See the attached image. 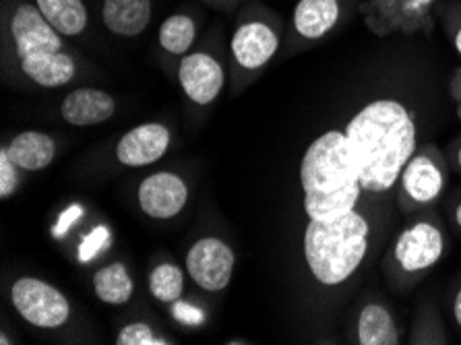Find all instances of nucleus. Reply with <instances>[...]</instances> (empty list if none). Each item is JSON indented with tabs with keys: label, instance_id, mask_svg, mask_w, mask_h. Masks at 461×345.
<instances>
[{
	"label": "nucleus",
	"instance_id": "nucleus-1",
	"mask_svg": "<svg viewBox=\"0 0 461 345\" xmlns=\"http://www.w3.org/2000/svg\"><path fill=\"white\" fill-rule=\"evenodd\" d=\"M365 195L385 196L395 190L403 166L418 150L414 110L395 97L362 105L346 124Z\"/></svg>",
	"mask_w": 461,
	"mask_h": 345
},
{
	"label": "nucleus",
	"instance_id": "nucleus-2",
	"mask_svg": "<svg viewBox=\"0 0 461 345\" xmlns=\"http://www.w3.org/2000/svg\"><path fill=\"white\" fill-rule=\"evenodd\" d=\"M300 186L309 220L331 222L358 207L365 188L346 131L330 129L311 141L300 161Z\"/></svg>",
	"mask_w": 461,
	"mask_h": 345
},
{
	"label": "nucleus",
	"instance_id": "nucleus-3",
	"mask_svg": "<svg viewBox=\"0 0 461 345\" xmlns=\"http://www.w3.org/2000/svg\"><path fill=\"white\" fill-rule=\"evenodd\" d=\"M370 234L373 228L360 209L331 222L309 220L303 252L312 279L325 287L344 286L366 260Z\"/></svg>",
	"mask_w": 461,
	"mask_h": 345
},
{
	"label": "nucleus",
	"instance_id": "nucleus-4",
	"mask_svg": "<svg viewBox=\"0 0 461 345\" xmlns=\"http://www.w3.org/2000/svg\"><path fill=\"white\" fill-rule=\"evenodd\" d=\"M284 41L285 23L271 6L261 0H247L240 5L228 41V73L232 77L234 91L257 81L284 50Z\"/></svg>",
	"mask_w": 461,
	"mask_h": 345
},
{
	"label": "nucleus",
	"instance_id": "nucleus-5",
	"mask_svg": "<svg viewBox=\"0 0 461 345\" xmlns=\"http://www.w3.org/2000/svg\"><path fill=\"white\" fill-rule=\"evenodd\" d=\"M447 250L449 236L435 209L410 215L383 257V271L391 290L403 294L420 284L445 259Z\"/></svg>",
	"mask_w": 461,
	"mask_h": 345
},
{
	"label": "nucleus",
	"instance_id": "nucleus-6",
	"mask_svg": "<svg viewBox=\"0 0 461 345\" xmlns=\"http://www.w3.org/2000/svg\"><path fill=\"white\" fill-rule=\"evenodd\" d=\"M68 50L67 38L48 23L33 0H5L3 56L5 67L27 56Z\"/></svg>",
	"mask_w": 461,
	"mask_h": 345
},
{
	"label": "nucleus",
	"instance_id": "nucleus-7",
	"mask_svg": "<svg viewBox=\"0 0 461 345\" xmlns=\"http://www.w3.org/2000/svg\"><path fill=\"white\" fill-rule=\"evenodd\" d=\"M449 185V166L435 143L418 145L414 156L403 166L395 186L397 207L402 213L414 215L435 209Z\"/></svg>",
	"mask_w": 461,
	"mask_h": 345
},
{
	"label": "nucleus",
	"instance_id": "nucleus-8",
	"mask_svg": "<svg viewBox=\"0 0 461 345\" xmlns=\"http://www.w3.org/2000/svg\"><path fill=\"white\" fill-rule=\"evenodd\" d=\"M354 11H360V0H298L285 25L284 54L292 56L319 46L339 30Z\"/></svg>",
	"mask_w": 461,
	"mask_h": 345
},
{
	"label": "nucleus",
	"instance_id": "nucleus-9",
	"mask_svg": "<svg viewBox=\"0 0 461 345\" xmlns=\"http://www.w3.org/2000/svg\"><path fill=\"white\" fill-rule=\"evenodd\" d=\"M443 0H360L365 25L376 38L430 35L438 23Z\"/></svg>",
	"mask_w": 461,
	"mask_h": 345
},
{
	"label": "nucleus",
	"instance_id": "nucleus-10",
	"mask_svg": "<svg viewBox=\"0 0 461 345\" xmlns=\"http://www.w3.org/2000/svg\"><path fill=\"white\" fill-rule=\"evenodd\" d=\"M9 300L21 319L36 329H60L71 321L73 314L65 292L40 277L23 276L13 281Z\"/></svg>",
	"mask_w": 461,
	"mask_h": 345
},
{
	"label": "nucleus",
	"instance_id": "nucleus-11",
	"mask_svg": "<svg viewBox=\"0 0 461 345\" xmlns=\"http://www.w3.org/2000/svg\"><path fill=\"white\" fill-rule=\"evenodd\" d=\"M178 86L186 100L205 108L221 95L226 87V67L212 48H193L178 60Z\"/></svg>",
	"mask_w": 461,
	"mask_h": 345
},
{
	"label": "nucleus",
	"instance_id": "nucleus-12",
	"mask_svg": "<svg viewBox=\"0 0 461 345\" xmlns=\"http://www.w3.org/2000/svg\"><path fill=\"white\" fill-rule=\"evenodd\" d=\"M186 273L203 292H223L232 284L236 255L234 249L218 236H205L193 242L185 259Z\"/></svg>",
	"mask_w": 461,
	"mask_h": 345
},
{
	"label": "nucleus",
	"instance_id": "nucleus-13",
	"mask_svg": "<svg viewBox=\"0 0 461 345\" xmlns=\"http://www.w3.org/2000/svg\"><path fill=\"white\" fill-rule=\"evenodd\" d=\"M191 188L176 172H153L139 182L137 203L153 222H170L183 213Z\"/></svg>",
	"mask_w": 461,
	"mask_h": 345
},
{
	"label": "nucleus",
	"instance_id": "nucleus-14",
	"mask_svg": "<svg viewBox=\"0 0 461 345\" xmlns=\"http://www.w3.org/2000/svg\"><path fill=\"white\" fill-rule=\"evenodd\" d=\"M172 145V131L164 123H143L118 139L114 158L124 168H145L162 159Z\"/></svg>",
	"mask_w": 461,
	"mask_h": 345
},
{
	"label": "nucleus",
	"instance_id": "nucleus-15",
	"mask_svg": "<svg viewBox=\"0 0 461 345\" xmlns=\"http://www.w3.org/2000/svg\"><path fill=\"white\" fill-rule=\"evenodd\" d=\"M13 73L38 89H56L73 83L79 75V59L68 50L27 56L9 65Z\"/></svg>",
	"mask_w": 461,
	"mask_h": 345
},
{
	"label": "nucleus",
	"instance_id": "nucleus-16",
	"mask_svg": "<svg viewBox=\"0 0 461 345\" xmlns=\"http://www.w3.org/2000/svg\"><path fill=\"white\" fill-rule=\"evenodd\" d=\"M352 341L358 345H400L402 325L393 308L383 298H368L352 321Z\"/></svg>",
	"mask_w": 461,
	"mask_h": 345
},
{
	"label": "nucleus",
	"instance_id": "nucleus-17",
	"mask_svg": "<svg viewBox=\"0 0 461 345\" xmlns=\"http://www.w3.org/2000/svg\"><path fill=\"white\" fill-rule=\"evenodd\" d=\"M116 97L106 89L77 87L62 97L60 116L71 126H95L116 114Z\"/></svg>",
	"mask_w": 461,
	"mask_h": 345
},
{
	"label": "nucleus",
	"instance_id": "nucleus-18",
	"mask_svg": "<svg viewBox=\"0 0 461 345\" xmlns=\"http://www.w3.org/2000/svg\"><path fill=\"white\" fill-rule=\"evenodd\" d=\"M100 17L104 27L116 38H139L149 30L153 0H102Z\"/></svg>",
	"mask_w": 461,
	"mask_h": 345
},
{
	"label": "nucleus",
	"instance_id": "nucleus-19",
	"mask_svg": "<svg viewBox=\"0 0 461 345\" xmlns=\"http://www.w3.org/2000/svg\"><path fill=\"white\" fill-rule=\"evenodd\" d=\"M11 159L23 172H41L50 168L59 153L54 137L41 131H23L5 145Z\"/></svg>",
	"mask_w": 461,
	"mask_h": 345
},
{
	"label": "nucleus",
	"instance_id": "nucleus-20",
	"mask_svg": "<svg viewBox=\"0 0 461 345\" xmlns=\"http://www.w3.org/2000/svg\"><path fill=\"white\" fill-rule=\"evenodd\" d=\"M199 40V21L191 13H172L158 27V48L166 59H183Z\"/></svg>",
	"mask_w": 461,
	"mask_h": 345
},
{
	"label": "nucleus",
	"instance_id": "nucleus-21",
	"mask_svg": "<svg viewBox=\"0 0 461 345\" xmlns=\"http://www.w3.org/2000/svg\"><path fill=\"white\" fill-rule=\"evenodd\" d=\"M33 5L67 40H77L87 32L89 9L86 0H33Z\"/></svg>",
	"mask_w": 461,
	"mask_h": 345
},
{
	"label": "nucleus",
	"instance_id": "nucleus-22",
	"mask_svg": "<svg viewBox=\"0 0 461 345\" xmlns=\"http://www.w3.org/2000/svg\"><path fill=\"white\" fill-rule=\"evenodd\" d=\"M97 300L110 306L129 304L135 294V279H132L129 267L122 260H114L100 267L92 279Z\"/></svg>",
	"mask_w": 461,
	"mask_h": 345
},
{
	"label": "nucleus",
	"instance_id": "nucleus-23",
	"mask_svg": "<svg viewBox=\"0 0 461 345\" xmlns=\"http://www.w3.org/2000/svg\"><path fill=\"white\" fill-rule=\"evenodd\" d=\"M185 271L174 263H159L149 273V294L162 304H174L183 298Z\"/></svg>",
	"mask_w": 461,
	"mask_h": 345
},
{
	"label": "nucleus",
	"instance_id": "nucleus-24",
	"mask_svg": "<svg viewBox=\"0 0 461 345\" xmlns=\"http://www.w3.org/2000/svg\"><path fill=\"white\" fill-rule=\"evenodd\" d=\"M410 343H449V335H447L441 314H438L437 306L432 302H426L414 316L410 331Z\"/></svg>",
	"mask_w": 461,
	"mask_h": 345
},
{
	"label": "nucleus",
	"instance_id": "nucleus-25",
	"mask_svg": "<svg viewBox=\"0 0 461 345\" xmlns=\"http://www.w3.org/2000/svg\"><path fill=\"white\" fill-rule=\"evenodd\" d=\"M116 345H170L172 341L166 340V337L158 335L156 331L151 329L149 322L137 321L124 325L116 335Z\"/></svg>",
	"mask_w": 461,
	"mask_h": 345
},
{
	"label": "nucleus",
	"instance_id": "nucleus-26",
	"mask_svg": "<svg viewBox=\"0 0 461 345\" xmlns=\"http://www.w3.org/2000/svg\"><path fill=\"white\" fill-rule=\"evenodd\" d=\"M438 23L443 25L453 50L461 59V0H443L441 11H438Z\"/></svg>",
	"mask_w": 461,
	"mask_h": 345
},
{
	"label": "nucleus",
	"instance_id": "nucleus-27",
	"mask_svg": "<svg viewBox=\"0 0 461 345\" xmlns=\"http://www.w3.org/2000/svg\"><path fill=\"white\" fill-rule=\"evenodd\" d=\"M21 168L11 159L6 147H0V199L9 201L17 193L21 182Z\"/></svg>",
	"mask_w": 461,
	"mask_h": 345
},
{
	"label": "nucleus",
	"instance_id": "nucleus-28",
	"mask_svg": "<svg viewBox=\"0 0 461 345\" xmlns=\"http://www.w3.org/2000/svg\"><path fill=\"white\" fill-rule=\"evenodd\" d=\"M108 244H110V232L106 228H95L92 234L86 236V241L81 244L79 249L81 260H92V257H95L97 252L106 249Z\"/></svg>",
	"mask_w": 461,
	"mask_h": 345
},
{
	"label": "nucleus",
	"instance_id": "nucleus-29",
	"mask_svg": "<svg viewBox=\"0 0 461 345\" xmlns=\"http://www.w3.org/2000/svg\"><path fill=\"white\" fill-rule=\"evenodd\" d=\"M172 314H174V319L185 322V325H201V322H203V319H205L203 313L197 311V308L185 304V302H180V300L174 302Z\"/></svg>",
	"mask_w": 461,
	"mask_h": 345
},
{
	"label": "nucleus",
	"instance_id": "nucleus-30",
	"mask_svg": "<svg viewBox=\"0 0 461 345\" xmlns=\"http://www.w3.org/2000/svg\"><path fill=\"white\" fill-rule=\"evenodd\" d=\"M81 213H83L81 205H75V207H71V209H68V211H65V213L60 215L59 223H56L54 236H62V234H67L68 228H71V225H73L77 220H79Z\"/></svg>",
	"mask_w": 461,
	"mask_h": 345
},
{
	"label": "nucleus",
	"instance_id": "nucleus-31",
	"mask_svg": "<svg viewBox=\"0 0 461 345\" xmlns=\"http://www.w3.org/2000/svg\"><path fill=\"white\" fill-rule=\"evenodd\" d=\"M449 94H451V100L456 104V114L461 121V67H457L456 70L451 73V79H449Z\"/></svg>",
	"mask_w": 461,
	"mask_h": 345
},
{
	"label": "nucleus",
	"instance_id": "nucleus-32",
	"mask_svg": "<svg viewBox=\"0 0 461 345\" xmlns=\"http://www.w3.org/2000/svg\"><path fill=\"white\" fill-rule=\"evenodd\" d=\"M449 311H451L453 325H456L457 331L461 333V281H457L456 287H453V292H451Z\"/></svg>",
	"mask_w": 461,
	"mask_h": 345
},
{
	"label": "nucleus",
	"instance_id": "nucleus-33",
	"mask_svg": "<svg viewBox=\"0 0 461 345\" xmlns=\"http://www.w3.org/2000/svg\"><path fill=\"white\" fill-rule=\"evenodd\" d=\"M201 3L212 6L215 11H236L240 5L247 3V0H201Z\"/></svg>",
	"mask_w": 461,
	"mask_h": 345
},
{
	"label": "nucleus",
	"instance_id": "nucleus-34",
	"mask_svg": "<svg viewBox=\"0 0 461 345\" xmlns=\"http://www.w3.org/2000/svg\"><path fill=\"white\" fill-rule=\"evenodd\" d=\"M451 159H453V166L461 172V137L456 139V143L451 147Z\"/></svg>",
	"mask_w": 461,
	"mask_h": 345
},
{
	"label": "nucleus",
	"instance_id": "nucleus-35",
	"mask_svg": "<svg viewBox=\"0 0 461 345\" xmlns=\"http://www.w3.org/2000/svg\"><path fill=\"white\" fill-rule=\"evenodd\" d=\"M451 222L461 232V199L451 207Z\"/></svg>",
	"mask_w": 461,
	"mask_h": 345
}]
</instances>
